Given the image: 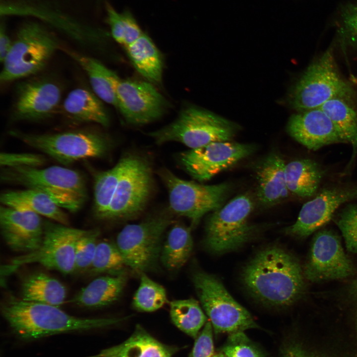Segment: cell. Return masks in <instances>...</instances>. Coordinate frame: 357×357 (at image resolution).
I'll return each instance as SVG.
<instances>
[{
    "instance_id": "obj_23",
    "label": "cell",
    "mask_w": 357,
    "mask_h": 357,
    "mask_svg": "<svg viewBox=\"0 0 357 357\" xmlns=\"http://www.w3.org/2000/svg\"><path fill=\"white\" fill-rule=\"evenodd\" d=\"M64 51L86 73L93 92L102 101L117 108L116 90L121 80L118 75L94 58L73 50Z\"/></svg>"
},
{
    "instance_id": "obj_37",
    "label": "cell",
    "mask_w": 357,
    "mask_h": 357,
    "mask_svg": "<svg viewBox=\"0 0 357 357\" xmlns=\"http://www.w3.org/2000/svg\"><path fill=\"white\" fill-rule=\"evenodd\" d=\"M336 219L347 249L357 254V204L347 205L339 213Z\"/></svg>"
},
{
    "instance_id": "obj_36",
    "label": "cell",
    "mask_w": 357,
    "mask_h": 357,
    "mask_svg": "<svg viewBox=\"0 0 357 357\" xmlns=\"http://www.w3.org/2000/svg\"><path fill=\"white\" fill-rule=\"evenodd\" d=\"M125 266L123 256L116 244L107 241L98 243L90 267L92 272L119 274L123 273Z\"/></svg>"
},
{
    "instance_id": "obj_32",
    "label": "cell",
    "mask_w": 357,
    "mask_h": 357,
    "mask_svg": "<svg viewBox=\"0 0 357 357\" xmlns=\"http://www.w3.org/2000/svg\"><path fill=\"white\" fill-rule=\"evenodd\" d=\"M170 314L179 330L195 338L207 322V317L198 301L193 298L174 300L170 302Z\"/></svg>"
},
{
    "instance_id": "obj_13",
    "label": "cell",
    "mask_w": 357,
    "mask_h": 357,
    "mask_svg": "<svg viewBox=\"0 0 357 357\" xmlns=\"http://www.w3.org/2000/svg\"><path fill=\"white\" fill-rule=\"evenodd\" d=\"M122 158V172L104 219L134 217L143 210L151 196L153 179L150 163L135 154Z\"/></svg>"
},
{
    "instance_id": "obj_21",
    "label": "cell",
    "mask_w": 357,
    "mask_h": 357,
    "mask_svg": "<svg viewBox=\"0 0 357 357\" xmlns=\"http://www.w3.org/2000/svg\"><path fill=\"white\" fill-rule=\"evenodd\" d=\"M286 163L282 156L272 152L261 160L255 167L257 197L260 204L271 207L288 196Z\"/></svg>"
},
{
    "instance_id": "obj_40",
    "label": "cell",
    "mask_w": 357,
    "mask_h": 357,
    "mask_svg": "<svg viewBox=\"0 0 357 357\" xmlns=\"http://www.w3.org/2000/svg\"><path fill=\"white\" fill-rule=\"evenodd\" d=\"M340 34L345 42L357 46V4H349L342 10Z\"/></svg>"
},
{
    "instance_id": "obj_31",
    "label": "cell",
    "mask_w": 357,
    "mask_h": 357,
    "mask_svg": "<svg viewBox=\"0 0 357 357\" xmlns=\"http://www.w3.org/2000/svg\"><path fill=\"white\" fill-rule=\"evenodd\" d=\"M193 242L189 228L177 224L169 231L162 245L160 262L170 270L182 267L192 251Z\"/></svg>"
},
{
    "instance_id": "obj_41",
    "label": "cell",
    "mask_w": 357,
    "mask_h": 357,
    "mask_svg": "<svg viewBox=\"0 0 357 357\" xmlns=\"http://www.w3.org/2000/svg\"><path fill=\"white\" fill-rule=\"evenodd\" d=\"M43 155L29 153H1L0 164L2 168L40 167L46 162Z\"/></svg>"
},
{
    "instance_id": "obj_43",
    "label": "cell",
    "mask_w": 357,
    "mask_h": 357,
    "mask_svg": "<svg viewBox=\"0 0 357 357\" xmlns=\"http://www.w3.org/2000/svg\"><path fill=\"white\" fill-rule=\"evenodd\" d=\"M12 43L6 31L5 24L1 21L0 25V60L3 61Z\"/></svg>"
},
{
    "instance_id": "obj_6",
    "label": "cell",
    "mask_w": 357,
    "mask_h": 357,
    "mask_svg": "<svg viewBox=\"0 0 357 357\" xmlns=\"http://www.w3.org/2000/svg\"><path fill=\"white\" fill-rule=\"evenodd\" d=\"M9 134L63 165L106 155L110 147L104 134L90 130L55 133H31L11 130Z\"/></svg>"
},
{
    "instance_id": "obj_27",
    "label": "cell",
    "mask_w": 357,
    "mask_h": 357,
    "mask_svg": "<svg viewBox=\"0 0 357 357\" xmlns=\"http://www.w3.org/2000/svg\"><path fill=\"white\" fill-rule=\"evenodd\" d=\"M125 283L123 273L98 277L83 288L70 302L89 308L108 305L119 298Z\"/></svg>"
},
{
    "instance_id": "obj_7",
    "label": "cell",
    "mask_w": 357,
    "mask_h": 357,
    "mask_svg": "<svg viewBox=\"0 0 357 357\" xmlns=\"http://www.w3.org/2000/svg\"><path fill=\"white\" fill-rule=\"evenodd\" d=\"M355 92L341 76L328 48L313 61L292 88L290 103L298 112L319 108L328 100Z\"/></svg>"
},
{
    "instance_id": "obj_25",
    "label": "cell",
    "mask_w": 357,
    "mask_h": 357,
    "mask_svg": "<svg viewBox=\"0 0 357 357\" xmlns=\"http://www.w3.org/2000/svg\"><path fill=\"white\" fill-rule=\"evenodd\" d=\"M174 352L137 325L126 340L90 357H172Z\"/></svg>"
},
{
    "instance_id": "obj_16",
    "label": "cell",
    "mask_w": 357,
    "mask_h": 357,
    "mask_svg": "<svg viewBox=\"0 0 357 357\" xmlns=\"http://www.w3.org/2000/svg\"><path fill=\"white\" fill-rule=\"evenodd\" d=\"M118 109L126 121L141 125L160 119L167 111L166 99L148 82L121 79L117 87Z\"/></svg>"
},
{
    "instance_id": "obj_15",
    "label": "cell",
    "mask_w": 357,
    "mask_h": 357,
    "mask_svg": "<svg viewBox=\"0 0 357 357\" xmlns=\"http://www.w3.org/2000/svg\"><path fill=\"white\" fill-rule=\"evenodd\" d=\"M10 118L13 122L40 121L51 118L61 102L60 85L48 77H32L19 82Z\"/></svg>"
},
{
    "instance_id": "obj_39",
    "label": "cell",
    "mask_w": 357,
    "mask_h": 357,
    "mask_svg": "<svg viewBox=\"0 0 357 357\" xmlns=\"http://www.w3.org/2000/svg\"><path fill=\"white\" fill-rule=\"evenodd\" d=\"M222 352L225 357H264L243 331L231 333Z\"/></svg>"
},
{
    "instance_id": "obj_18",
    "label": "cell",
    "mask_w": 357,
    "mask_h": 357,
    "mask_svg": "<svg viewBox=\"0 0 357 357\" xmlns=\"http://www.w3.org/2000/svg\"><path fill=\"white\" fill-rule=\"evenodd\" d=\"M356 199L357 185L325 188L302 206L296 221L285 229V233L305 238L327 223L342 204Z\"/></svg>"
},
{
    "instance_id": "obj_22",
    "label": "cell",
    "mask_w": 357,
    "mask_h": 357,
    "mask_svg": "<svg viewBox=\"0 0 357 357\" xmlns=\"http://www.w3.org/2000/svg\"><path fill=\"white\" fill-rule=\"evenodd\" d=\"M61 111L75 123H95L104 127L110 124V118L102 100L85 88L71 90L61 104Z\"/></svg>"
},
{
    "instance_id": "obj_34",
    "label": "cell",
    "mask_w": 357,
    "mask_h": 357,
    "mask_svg": "<svg viewBox=\"0 0 357 357\" xmlns=\"http://www.w3.org/2000/svg\"><path fill=\"white\" fill-rule=\"evenodd\" d=\"M106 18L112 38L126 47L143 33L136 19L128 10L118 12L110 3L106 4Z\"/></svg>"
},
{
    "instance_id": "obj_9",
    "label": "cell",
    "mask_w": 357,
    "mask_h": 357,
    "mask_svg": "<svg viewBox=\"0 0 357 357\" xmlns=\"http://www.w3.org/2000/svg\"><path fill=\"white\" fill-rule=\"evenodd\" d=\"M192 280L215 334H231L258 327L249 312L234 299L217 278L197 271Z\"/></svg>"
},
{
    "instance_id": "obj_35",
    "label": "cell",
    "mask_w": 357,
    "mask_h": 357,
    "mask_svg": "<svg viewBox=\"0 0 357 357\" xmlns=\"http://www.w3.org/2000/svg\"><path fill=\"white\" fill-rule=\"evenodd\" d=\"M167 301L164 288L145 273L141 274L140 284L132 299L133 308L138 311L153 312L161 308Z\"/></svg>"
},
{
    "instance_id": "obj_45",
    "label": "cell",
    "mask_w": 357,
    "mask_h": 357,
    "mask_svg": "<svg viewBox=\"0 0 357 357\" xmlns=\"http://www.w3.org/2000/svg\"><path fill=\"white\" fill-rule=\"evenodd\" d=\"M352 294L357 305V280L355 282L352 288Z\"/></svg>"
},
{
    "instance_id": "obj_5",
    "label": "cell",
    "mask_w": 357,
    "mask_h": 357,
    "mask_svg": "<svg viewBox=\"0 0 357 357\" xmlns=\"http://www.w3.org/2000/svg\"><path fill=\"white\" fill-rule=\"evenodd\" d=\"M238 127L212 112L190 107L183 109L172 123L148 134L159 144L176 141L192 149L214 142L230 141Z\"/></svg>"
},
{
    "instance_id": "obj_11",
    "label": "cell",
    "mask_w": 357,
    "mask_h": 357,
    "mask_svg": "<svg viewBox=\"0 0 357 357\" xmlns=\"http://www.w3.org/2000/svg\"><path fill=\"white\" fill-rule=\"evenodd\" d=\"M167 188L169 206L174 213L188 218L195 226L205 214L223 205L230 185H205L181 179L167 169L159 171Z\"/></svg>"
},
{
    "instance_id": "obj_12",
    "label": "cell",
    "mask_w": 357,
    "mask_h": 357,
    "mask_svg": "<svg viewBox=\"0 0 357 357\" xmlns=\"http://www.w3.org/2000/svg\"><path fill=\"white\" fill-rule=\"evenodd\" d=\"M172 222L162 216L126 225L116 240L126 266L140 274L155 270L160 261L163 234Z\"/></svg>"
},
{
    "instance_id": "obj_1",
    "label": "cell",
    "mask_w": 357,
    "mask_h": 357,
    "mask_svg": "<svg viewBox=\"0 0 357 357\" xmlns=\"http://www.w3.org/2000/svg\"><path fill=\"white\" fill-rule=\"evenodd\" d=\"M304 277L297 259L276 246L258 252L241 273L248 292L261 302L275 307L290 305L301 297Z\"/></svg>"
},
{
    "instance_id": "obj_17",
    "label": "cell",
    "mask_w": 357,
    "mask_h": 357,
    "mask_svg": "<svg viewBox=\"0 0 357 357\" xmlns=\"http://www.w3.org/2000/svg\"><path fill=\"white\" fill-rule=\"evenodd\" d=\"M354 271L335 233L323 230L315 235L303 271L306 279L312 282L341 279L352 275Z\"/></svg>"
},
{
    "instance_id": "obj_33",
    "label": "cell",
    "mask_w": 357,
    "mask_h": 357,
    "mask_svg": "<svg viewBox=\"0 0 357 357\" xmlns=\"http://www.w3.org/2000/svg\"><path fill=\"white\" fill-rule=\"evenodd\" d=\"M123 160L121 158L111 169L95 174L94 181V205L95 216L104 219L121 176Z\"/></svg>"
},
{
    "instance_id": "obj_30",
    "label": "cell",
    "mask_w": 357,
    "mask_h": 357,
    "mask_svg": "<svg viewBox=\"0 0 357 357\" xmlns=\"http://www.w3.org/2000/svg\"><path fill=\"white\" fill-rule=\"evenodd\" d=\"M22 299L57 306L66 298L65 286L58 280L39 272L27 276L21 285Z\"/></svg>"
},
{
    "instance_id": "obj_28",
    "label": "cell",
    "mask_w": 357,
    "mask_h": 357,
    "mask_svg": "<svg viewBox=\"0 0 357 357\" xmlns=\"http://www.w3.org/2000/svg\"><path fill=\"white\" fill-rule=\"evenodd\" d=\"M125 49L138 73L153 84L161 83L163 69L162 58L153 40L146 33L143 32Z\"/></svg>"
},
{
    "instance_id": "obj_19",
    "label": "cell",
    "mask_w": 357,
    "mask_h": 357,
    "mask_svg": "<svg viewBox=\"0 0 357 357\" xmlns=\"http://www.w3.org/2000/svg\"><path fill=\"white\" fill-rule=\"evenodd\" d=\"M0 225L3 238L12 250L24 254L37 250L44 237L40 215L28 210L2 205Z\"/></svg>"
},
{
    "instance_id": "obj_38",
    "label": "cell",
    "mask_w": 357,
    "mask_h": 357,
    "mask_svg": "<svg viewBox=\"0 0 357 357\" xmlns=\"http://www.w3.org/2000/svg\"><path fill=\"white\" fill-rule=\"evenodd\" d=\"M100 231L98 229L87 230L77 241L75 251V270L90 268L97 246Z\"/></svg>"
},
{
    "instance_id": "obj_2",
    "label": "cell",
    "mask_w": 357,
    "mask_h": 357,
    "mask_svg": "<svg viewBox=\"0 0 357 357\" xmlns=\"http://www.w3.org/2000/svg\"><path fill=\"white\" fill-rule=\"evenodd\" d=\"M1 310L12 332L25 341L62 333L104 328L128 318L78 317L68 314L59 306L12 297L3 302Z\"/></svg>"
},
{
    "instance_id": "obj_24",
    "label": "cell",
    "mask_w": 357,
    "mask_h": 357,
    "mask_svg": "<svg viewBox=\"0 0 357 357\" xmlns=\"http://www.w3.org/2000/svg\"><path fill=\"white\" fill-rule=\"evenodd\" d=\"M0 199L4 206L32 211L53 221L69 224L68 217L63 209L48 195L38 190L26 188L7 191L1 194Z\"/></svg>"
},
{
    "instance_id": "obj_4",
    "label": "cell",
    "mask_w": 357,
    "mask_h": 357,
    "mask_svg": "<svg viewBox=\"0 0 357 357\" xmlns=\"http://www.w3.org/2000/svg\"><path fill=\"white\" fill-rule=\"evenodd\" d=\"M60 44L43 25L27 21L18 29L11 47L1 62V83L31 77L46 66Z\"/></svg>"
},
{
    "instance_id": "obj_14",
    "label": "cell",
    "mask_w": 357,
    "mask_h": 357,
    "mask_svg": "<svg viewBox=\"0 0 357 357\" xmlns=\"http://www.w3.org/2000/svg\"><path fill=\"white\" fill-rule=\"evenodd\" d=\"M255 149L252 144L218 141L182 152L178 159L193 179L203 182L251 155Z\"/></svg>"
},
{
    "instance_id": "obj_44",
    "label": "cell",
    "mask_w": 357,
    "mask_h": 357,
    "mask_svg": "<svg viewBox=\"0 0 357 357\" xmlns=\"http://www.w3.org/2000/svg\"><path fill=\"white\" fill-rule=\"evenodd\" d=\"M283 357H316L304 350L298 345H292L287 347L283 353Z\"/></svg>"
},
{
    "instance_id": "obj_20",
    "label": "cell",
    "mask_w": 357,
    "mask_h": 357,
    "mask_svg": "<svg viewBox=\"0 0 357 357\" xmlns=\"http://www.w3.org/2000/svg\"><path fill=\"white\" fill-rule=\"evenodd\" d=\"M287 131L296 141L313 151L334 143H347L329 117L319 108L293 114L288 122Z\"/></svg>"
},
{
    "instance_id": "obj_29",
    "label": "cell",
    "mask_w": 357,
    "mask_h": 357,
    "mask_svg": "<svg viewBox=\"0 0 357 357\" xmlns=\"http://www.w3.org/2000/svg\"><path fill=\"white\" fill-rule=\"evenodd\" d=\"M324 175L321 167L311 159H298L286 164L288 189L300 197H308L315 194Z\"/></svg>"
},
{
    "instance_id": "obj_10",
    "label": "cell",
    "mask_w": 357,
    "mask_h": 357,
    "mask_svg": "<svg viewBox=\"0 0 357 357\" xmlns=\"http://www.w3.org/2000/svg\"><path fill=\"white\" fill-rule=\"evenodd\" d=\"M44 237L40 247L13 258L3 267L4 275L11 274L21 266L33 263L64 274L75 271L76 244L86 230L48 221L44 222Z\"/></svg>"
},
{
    "instance_id": "obj_46",
    "label": "cell",
    "mask_w": 357,
    "mask_h": 357,
    "mask_svg": "<svg viewBox=\"0 0 357 357\" xmlns=\"http://www.w3.org/2000/svg\"><path fill=\"white\" fill-rule=\"evenodd\" d=\"M212 357H225L223 352H219L214 354Z\"/></svg>"
},
{
    "instance_id": "obj_42",
    "label": "cell",
    "mask_w": 357,
    "mask_h": 357,
    "mask_svg": "<svg viewBox=\"0 0 357 357\" xmlns=\"http://www.w3.org/2000/svg\"><path fill=\"white\" fill-rule=\"evenodd\" d=\"M193 347L188 357H212L214 355L213 327L207 321L195 338Z\"/></svg>"
},
{
    "instance_id": "obj_8",
    "label": "cell",
    "mask_w": 357,
    "mask_h": 357,
    "mask_svg": "<svg viewBox=\"0 0 357 357\" xmlns=\"http://www.w3.org/2000/svg\"><path fill=\"white\" fill-rule=\"evenodd\" d=\"M253 208L248 194H241L212 212L205 226L203 244L210 252L221 254L238 249L250 240L255 227L248 222Z\"/></svg>"
},
{
    "instance_id": "obj_3",
    "label": "cell",
    "mask_w": 357,
    "mask_h": 357,
    "mask_svg": "<svg viewBox=\"0 0 357 357\" xmlns=\"http://www.w3.org/2000/svg\"><path fill=\"white\" fill-rule=\"evenodd\" d=\"M1 181L41 191L63 209L78 211L87 198L86 182L78 172L55 166L2 168Z\"/></svg>"
},
{
    "instance_id": "obj_26",
    "label": "cell",
    "mask_w": 357,
    "mask_h": 357,
    "mask_svg": "<svg viewBox=\"0 0 357 357\" xmlns=\"http://www.w3.org/2000/svg\"><path fill=\"white\" fill-rule=\"evenodd\" d=\"M319 108L329 117L347 143L351 144L353 153L350 166L357 154V105L355 92L334 97Z\"/></svg>"
}]
</instances>
